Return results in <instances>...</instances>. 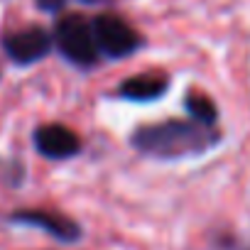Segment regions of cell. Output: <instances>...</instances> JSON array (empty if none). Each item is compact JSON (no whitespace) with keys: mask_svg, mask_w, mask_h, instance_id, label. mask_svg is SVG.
<instances>
[{"mask_svg":"<svg viewBox=\"0 0 250 250\" xmlns=\"http://www.w3.org/2000/svg\"><path fill=\"white\" fill-rule=\"evenodd\" d=\"M130 143L152 157L160 160H177L187 155H201L211 150L218 143V133L208 125H201L196 120H162L140 125L133 133Z\"/></svg>","mask_w":250,"mask_h":250,"instance_id":"obj_1","label":"cell"},{"mask_svg":"<svg viewBox=\"0 0 250 250\" xmlns=\"http://www.w3.org/2000/svg\"><path fill=\"white\" fill-rule=\"evenodd\" d=\"M54 44L59 52L79 66H91L98 62V44L93 37V25L83 15H64L54 25Z\"/></svg>","mask_w":250,"mask_h":250,"instance_id":"obj_2","label":"cell"},{"mask_svg":"<svg viewBox=\"0 0 250 250\" xmlns=\"http://www.w3.org/2000/svg\"><path fill=\"white\" fill-rule=\"evenodd\" d=\"M91 25H93V37H96L98 52L110 59H123L143 44L138 30L118 15H108V13L96 15L91 20Z\"/></svg>","mask_w":250,"mask_h":250,"instance_id":"obj_3","label":"cell"},{"mask_svg":"<svg viewBox=\"0 0 250 250\" xmlns=\"http://www.w3.org/2000/svg\"><path fill=\"white\" fill-rule=\"evenodd\" d=\"M52 44H54V37L44 27H37V25L18 30V32H13V35H8L3 40V49L15 64H35V62H40L42 57L49 54Z\"/></svg>","mask_w":250,"mask_h":250,"instance_id":"obj_4","label":"cell"},{"mask_svg":"<svg viewBox=\"0 0 250 250\" xmlns=\"http://www.w3.org/2000/svg\"><path fill=\"white\" fill-rule=\"evenodd\" d=\"M35 147L49 160H66L81 152V138L66 125L49 123L35 130Z\"/></svg>","mask_w":250,"mask_h":250,"instance_id":"obj_5","label":"cell"},{"mask_svg":"<svg viewBox=\"0 0 250 250\" xmlns=\"http://www.w3.org/2000/svg\"><path fill=\"white\" fill-rule=\"evenodd\" d=\"M13 221L25 223V226L42 228V230H47L49 235H54L57 240H64V243L79 240V235H81V228H79L76 221H71V218H66V216H62V213H54V211L27 208V211L13 213Z\"/></svg>","mask_w":250,"mask_h":250,"instance_id":"obj_6","label":"cell"},{"mask_svg":"<svg viewBox=\"0 0 250 250\" xmlns=\"http://www.w3.org/2000/svg\"><path fill=\"white\" fill-rule=\"evenodd\" d=\"M167 88H169V79L165 74H135L118 86V93L125 101L147 103V101L162 98L167 93Z\"/></svg>","mask_w":250,"mask_h":250,"instance_id":"obj_7","label":"cell"},{"mask_svg":"<svg viewBox=\"0 0 250 250\" xmlns=\"http://www.w3.org/2000/svg\"><path fill=\"white\" fill-rule=\"evenodd\" d=\"M184 108L189 110L191 120H196L201 125H208V128H213L216 120H218V108H216L213 98L201 93V91H189L187 98H184Z\"/></svg>","mask_w":250,"mask_h":250,"instance_id":"obj_8","label":"cell"},{"mask_svg":"<svg viewBox=\"0 0 250 250\" xmlns=\"http://www.w3.org/2000/svg\"><path fill=\"white\" fill-rule=\"evenodd\" d=\"M37 5L42 10H47V13H57V10H62L66 5V0H37Z\"/></svg>","mask_w":250,"mask_h":250,"instance_id":"obj_9","label":"cell"},{"mask_svg":"<svg viewBox=\"0 0 250 250\" xmlns=\"http://www.w3.org/2000/svg\"><path fill=\"white\" fill-rule=\"evenodd\" d=\"M83 3H101V0H83Z\"/></svg>","mask_w":250,"mask_h":250,"instance_id":"obj_10","label":"cell"}]
</instances>
